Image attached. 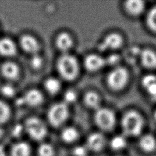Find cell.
<instances>
[{
	"instance_id": "obj_20",
	"label": "cell",
	"mask_w": 156,
	"mask_h": 156,
	"mask_svg": "<svg viewBox=\"0 0 156 156\" xmlns=\"http://www.w3.org/2000/svg\"><path fill=\"white\" fill-rule=\"evenodd\" d=\"M1 73L3 76L9 80H14L19 75V68L16 64L12 62H7L1 66Z\"/></svg>"
},
{
	"instance_id": "obj_37",
	"label": "cell",
	"mask_w": 156,
	"mask_h": 156,
	"mask_svg": "<svg viewBox=\"0 0 156 156\" xmlns=\"http://www.w3.org/2000/svg\"><path fill=\"white\" fill-rule=\"evenodd\" d=\"M154 119L156 121V110H155V112L154 113Z\"/></svg>"
},
{
	"instance_id": "obj_22",
	"label": "cell",
	"mask_w": 156,
	"mask_h": 156,
	"mask_svg": "<svg viewBox=\"0 0 156 156\" xmlns=\"http://www.w3.org/2000/svg\"><path fill=\"white\" fill-rule=\"evenodd\" d=\"M84 102L89 108L98 110L99 108L100 98L99 95L94 91H89L85 94Z\"/></svg>"
},
{
	"instance_id": "obj_11",
	"label": "cell",
	"mask_w": 156,
	"mask_h": 156,
	"mask_svg": "<svg viewBox=\"0 0 156 156\" xmlns=\"http://www.w3.org/2000/svg\"><path fill=\"white\" fill-rule=\"evenodd\" d=\"M138 146L140 149L145 154H152L156 151V138L150 133L140 135Z\"/></svg>"
},
{
	"instance_id": "obj_34",
	"label": "cell",
	"mask_w": 156,
	"mask_h": 156,
	"mask_svg": "<svg viewBox=\"0 0 156 156\" xmlns=\"http://www.w3.org/2000/svg\"><path fill=\"white\" fill-rule=\"evenodd\" d=\"M0 156H9L8 148L2 144H0Z\"/></svg>"
},
{
	"instance_id": "obj_33",
	"label": "cell",
	"mask_w": 156,
	"mask_h": 156,
	"mask_svg": "<svg viewBox=\"0 0 156 156\" xmlns=\"http://www.w3.org/2000/svg\"><path fill=\"white\" fill-rule=\"evenodd\" d=\"M145 90L152 99L156 100V83L152 84Z\"/></svg>"
},
{
	"instance_id": "obj_30",
	"label": "cell",
	"mask_w": 156,
	"mask_h": 156,
	"mask_svg": "<svg viewBox=\"0 0 156 156\" xmlns=\"http://www.w3.org/2000/svg\"><path fill=\"white\" fill-rule=\"evenodd\" d=\"M42 63H43L42 58L39 55H38L37 54H33L30 61V65L33 68L38 69L40 68V66L42 65Z\"/></svg>"
},
{
	"instance_id": "obj_16",
	"label": "cell",
	"mask_w": 156,
	"mask_h": 156,
	"mask_svg": "<svg viewBox=\"0 0 156 156\" xmlns=\"http://www.w3.org/2000/svg\"><path fill=\"white\" fill-rule=\"evenodd\" d=\"M22 98L24 104L30 107H35L40 105L43 99L41 92L36 89L29 90Z\"/></svg>"
},
{
	"instance_id": "obj_32",
	"label": "cell",
	"mask_w": 156,
	"mask_h": 156,
	"mask_svg": "<svg viewBox=\"0 0 156 156\" xmlns=\"http://www.w3.org/2000/svg\"><path fill=\"white\" fill-rule=\"evenodd\" d=\"M119 56L117 54H112L105 59V64L114 66L119 62Z\"/></svg>"
},
{
	"instance_id": "obj_2",
	"label": "cell",
	"mask_w": 156,
	"mask_h": 156,
	"mask_svg": "<svg viewBox=\"0 0 156 156\" xmlns=\"http://www.w3.org/2000/svg\"><path fill=\"white\" fill-rule=\"evenodd\" d=\"M57 69L60 76L66 80H72L78 75L79 63L77 59L71 55L65 53L57 62Z\"/></svg>"
},
{
	"instance_id": "obj_17",
	"label": "cell",
	"mask_w": 156,
	"mask_h": 156,
	"mask_svg": "<svg viewBox=\"0 0 156 156\" xmlns=\"http://www.w3.org/2000/svg\"><path fill=\"white\" fill-rule=\"evenodd\" d=\"M145 3L141 0H129L125 2L126 11L130 15L136 16L141 14L144 9Z\"/></svg>"
},
{
	"instance_id": "obj_29",
	"label": "cell",
	"mask_w": 156,
	"mask_h": 156,
	"mask_svg": "<svg viewBox=\"0 0 156 156\" xmlns=\"http://www.w3.org/2000/svg\"><path fill=\"white\" fill-rule=\"evenodd\" d=\"M1 92L4 96L11 98L15 95V90L11 85L5 84L1 88Z\"/></svg>"
},
{
	"instance_id": "obj_5",
	"label": "cell",
	"mask_w": 156,
	"mask_h": 156,
	"mask_svg": "<svg viewBox=\"0 0 156 156\" xmlns=\"http://www.w3.org/2000/svg\"><path fill=\"white\" fill-rule=\"evenodd\" d=\"M94 122L97 127L103 132L112 131L116 124V117L113 111L106 108L96 110Z\"/></svg>"
},
{
	"instance_id": "obj_15",
	"label": "cell",
	"mask_w": 156,
	"mask_h": 156,
	"mask_svg": "<svg viewBox=\"0 0 156 156\" xmlns=\"http://www.w3.org/2000/svg\"><path fill=\"white\" fill-rule=\"evenodd\" d=\"M140 61L147 69L156 68V52L151 49H144L140 52Z\"/></svg>"
},
{
	"instance_id": "obj_23",
	"label": "cell",
	"mask_w": 156,
	"mask_h": 156,
	"mask_svg": "<svg viewBox=\"0 0 156 156\" xmlns=\"http://www.w3.org/2000/svg\"><path fill=\"white\" fill-rule=\"evenodd\" d=\"M46 90L51 94H56L60 89L59 80L54 77H49L46 80L44 83Z\"/></svg>"
},
{
	"instance_id": "obj_24",
	"label": "cell",
	"mask_w": 156,
	"mask_h": 156,
	"mask_svg": "<svg viewBox=\"0 0 156 156\" xmlns=\"http://www.w3.org/2000/svg\"><path fill=\"white\" fill-rule=\"evenodd\" d=\"M70 156H91L90 151L83 144H76L71 146L69 151Z\"/></svg>"
},
{
	"instance_id": "obj_10",
	"label": "cell",
	"mask_w": 156,
	"mask_h": 156,
	"mask_svg": "<svg viewBox=\"0 0 156 156\" xmlns=\"http://www.w3.org/2000/svg\"><path fill=\"white\" fill-rule=\"evenodd\" d=\"M123 43L121 35L117 33H111L105 36L103 41L99 44V48L101 51L107 49H116L120 48Z\"/></svg>"
},
{
	"instance_id": "obj_21",
	"label": "cell",
	"mask_w": 156,
	"mask_h": 156,
	"mask_svg": "<svg viewBox=\"0 0 156 156\" xmlns=\"http://www.w3.org/2000/svg\"><path fill=\"white\" fill-rule=\"evenodd\" d=\"M55 44L60 51L66 53L72 47L73 40L68 33L62 32L57 37Z\"/></svg>"
},
{
	"instance_id": "obj_7",
	"label": "cell",
	"mask_w": 156,
	"mask_h": 156,
	"mask_svg": "<svg viewBox=\"0 0 156 156\" xmlns=\"http://www.w3.org/2000/svg\"><path fill=\"white\" fill-rule=\"evenodd\" d=\"M69 110L67 105L64 102L53 104L48 112V119L49 124L54 127L62 126L68 118Z\"/></svg>"
},
{
	"instance_id": "obj_31",
	"label": "cell",
	"mask_w": 156,
	"mask_h": 156,
	"mask_svg": "<svg viewBox=\"0 0 156 156\" xmlns=\"http://www.w3.org/2000/svg\"><path fill=\"white\" fill-rule=\"evenodd\" d=\"M64 101L66 104L68 103H73L77 99V94L75 91L73 90H68L64 94Z\"/></svg>"
},
{
	"instance_id": "obj_12",
	"label": "cell",
	"mask_w": 156,
	"mask_h": 156,
	"mask_svg": "<svg viewBox=\"0 0 156 156\" xmlns=\"http://www.w3.org/2000/svg\"><path fill=\"white\" fill-rule=\"evenodd\" d=\"M127 147V137L123 134L114 135L108 140L107 148H108L113 154H122Z\"/></svg>"
},
{
	"instance_id": "obj_13",
	"label": "cell",
	"mask_w": 156,
	"mask_h": 156,
	"mask_svg": "<svg viewBox=\"0 0 156 156\" xmlns=\"http://www.w3.org/2000/svg\"><path fill=\"white\" fill-rule=\"evenodd\" d=\"M105 65V59L100 55L94 54L87 55L84 60V66L90 72L97 71L101 69Z\"/></svg>"
},
{
	"instance_id": "obj_14",
	"label": "cell",
	"mask_w": 156,
	"mask_h": 156,
	"mask_svg": "<svg viewBox=\"0 0 156 156\" xmlns=\"http://www.w3.org/2000/svg\"><path fill=\"white\" fill-rule=\"evenodd\" d=\"M22 49L27 53L35 54L39 50V44L37 40L30 35H23L20 40Z\"/></svg>"
},
{
	"instance_id": "obj_8",
	"label": "cell",
	"mask_w": 156,
	"mask_h": 156,
	"mask_svg": "<svg viewBox=\"0 0 156 156\" xmlns=\"http://www.w3.org/2000/svg\"><path fill=\"white\" fill-rule=\"evenodd\" d=\"M9 156H34V151L29 143L24 140H18L8 148Z\"/></svg>"
},
{
	"instance_id": "obj_36",
	"label": "cell",
	"mask_w": 156,
	"mask_h": 156,
	"mask_svg": "<svg viewBox=\"0 0 156 156\" xmlns=\"http://www.w3.org/2000/svg\"><path fill=\"white\" fill-rule=\"evenodd\" d=\"M111 156H126L122 154H113Z\"/></svg>"
},
{
	"instance_id": "obj_9",
	"label": "cell",
	"mask_w": 156,
	"mask_h": 156,
	"mask_svg": "<svg viewBox=\"0 0 156 156\" xmlns=\"http://www.w3.org/2000/svg\"><path fill=\"white\" fill-rule=\"evenodd\" d=\"M80 138V133L78 130L73 126L64 127L60 134V140L65 144L73 146L77 144Z\"/></svg>"
},
{
	"instance_id": "obj_3",
	"label": "cell",
	"mask_w": 156,
	"mask_h": 156,
	"mask_svg": "<svg viewBox=\"0 0 156 156\" xmlns=\"http://www.w3.org/2000/svg\"><path fill=\"white\" fill-rule=\"evenodd\" d=\"M24 132L33 141L38 143L45 141L48 135V129L45 123L37 117H30L24 124Z\"/></svg>"
},
{
	"instance_id": "obj_4",
	"label": "cell",
	"mask_w": 156,
	"mask_h": 156,
	"mask_svg": "<svg viewBox=\"0 0 156 156\" xmlns=\"http://www.w3.org/2000/svg\"><path fill=\"white\" fill-rule=\"evenodd\" d=\"M84 144L91 155H99L107 148L108 140L103 132H94L87 136Z\"/></svg>"
},
{
	"instance_id": "obj_18",
	"label": "cell",
	"mask_w": 156,
	"mask_h": 156,
	"mask_svg": "<svg viewBox=\"0 0 156 156\" xmlns=\"http://www.w3.org/2000/svg\"><path fill=\"white\" fill-rule=\"evenodd\" d=\"M35 156H57L56 147L52 143L44 141L38 143L35 151Z\"/></svg>"
},
{
	"instance_id": "obj_28",
	"label": "cell",
	"mask_w": 156,
	"mask_h": 156,
	"mask_svg": "<svg viewBox=\"0 0 156 156\" xmlns=\"http://www.w3.org/2000/svg\"><path fill=\"white\" fill-rule=\"evenodd\" d=\"M25 133L24 126H21L20 124H16L13 127L11 130V134L13 137H14L16 140H20V137L23 135V134Z\"/></svg>"
},
{
	"instance_id": "obj_6",
	"label": "cell",
	"mask_w": 156,
	"mask_h": 156,
	"mask_svg": "<svg viewBox=\"0 0 156 156\" xmlns=\"http://www.w3.org/2000/svg\"><path fill=\"white\" fill-rule=\"evenodd\" d=\"M129 79V74L127 69L124 67L117 66L109 73L107 82L112 90L119 91L126 87Z\"/></svg>"
},
{
	"instance_id": "obj_1",
	"label": "cell",
	"mask_w": 156,
	"mask_h": 156,
	"mask_svg": "<svg viewBox=\"0 0 156 156\" xmlns=\"http://www.w3.org/2000/svg\"><path fill=\"white\" fill-rule=\"evenodd\" d=\"M144 127V118L137 111H128L122 118L121 129L122 134L126 137H136L141 135Z\"/></svg>"
},
{
	"instance_id": "obj_26",
	"label": "cell",
	"mask_w": 156,
	"mask_h": 156,
	"mask_svg": "<svg viewBox=\"0 0 156 156\" xmlns=\"http://www.w3.org/2000/svg\"><path fill=\"white\" fill-rule=\"evenodd\" d=\"M10 115L9 107L4 102L0 101V124L5 123Z\"/></svg>"
},
{
	"instance_id": "obj_27",
	"label": "cell",
	"mask_w": 156,
	"mask_h": 156,
	"mask_svg": "<svg viewBox=\"0 0 156 156\" xmlns=\"http://www.w3.org/2000/svg\"><path fill=\"white\" fill-rule=\"evenodd\" d=\"M141 85L146 89L153 83H156V76L153 74H148L143 77L141 79Z\"/></svg>"
},
{
	"instance_id": "obj_35",
	"label": "cell",
	"mask_w": 156,
	"mask_h": 156,
	"mask_svg": "<svg viewBox=\"0 0 156 156\" xmlns=\"http://www.w3.org/2000/svg\"><path fill=\"white\" fill-rule=\"evenodd\" d=\"M4 130L2 129V127H0V139L2 138V136H3V135H4Z\"/></svg>"
},
{
	"instance_id": "obj_25",
	"label": "cell",
	"mask_w": 156,
	"mask_h": 156,
	"mask_svg": "<svg viewBox=\"0 0 156 156\" xmlns=\"http://www.w3.org/2000/svg\"><path fill=\"white\" fill-rule=\"evenodd\" d=\"M146 24L151 30L156 32V5L149 10L146 15Z\"/></svg>"
},
{
	"instance_id": "obj_19",
	"label": "cell",
	"mask_w": 156,
	"mask_h": 156,
	"mask_svg": "<svg viewBox=\"0 0 156 156\" xmlns=\"http://www.w3.org/2000/svg\"><path fill=\"white\" fill-rule=\"evenodd\" d=\"M16 52V47L13 40L9 38L0 39V54L4 57L13 56Z\"/></svg>"
}]
</instances>
